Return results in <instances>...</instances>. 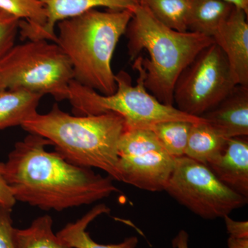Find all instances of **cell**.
Listing matches in <instances>:
<instances>
[{"instance_id": "obj_1", "label": "cell", "mask_w": 248, "mask_h": 248, "mask_svg": "<svg viewBox=\"0 0 248 248\" xmlns=\"http://www.w3.org/2000/svg\"><path fill=\"white\" fill-rule=\"evenodd\" d=\"M50 142L29 133L15 144L0 172L16 202L43 210L63 211L90 205L119 190L110 176L71 164L56 152H49Z\"/></svg>"}, {"instance_id": "obj_16", "label": "cell", "mask_w": 248, "mask_h": 248, "mask_svg": "<svg viewBox=\"0 0 248 248\" xmlns=\"http://www.w3.org/2000/svg\"><path fill=\"white\" fill-rule=\"evenodd\" d=\"M187 31L213 37L224 22L234 5L224 0H189Z\"/></svg>"}, {"instance_id": "obj_3", "label": "cell", "mask_w": 248, "mask_h": 248, "mask_svg": "<svg viewBox=\"0 0 248 248\" xmlns=\"http://www.w3.org/2000/svg\"><path fill=\"white\" fill-rule=\"evenodd\" d=\"M133 14L95 9L58 23L56 44L71 62L74 80L104 95L115 92L111 62Z\"/></svg>"}, {"instance_id": "obj_15", "label": "cell", "mask_w": 248, "mask_h": 248, "mask_svg": "<svg viewBox=\"0 0 248 248\" xmlns=\"http://www.w3.org/2000/svg\"><path fill=\"white\" fill-rule=\"evenodd\" d=\"M43 96L25 90H0V130L22 126L37 113Z\"/></svg>"}, {"instance_id": "obj_12", "label": "cell", "mask_w": 248, "mask_h": 248, "mask_svg": "<svg viewBox=\"0 0 248 248\" xmlns=\"http://www.w3.org/2000/svg\"><path fill=\"white\" fill-rule=\"evenodd\" d=\"M46 11L45 27L36 35L35 40H46L56 43L55 27L64 19L76 17L90 10H134L141 4L140 0H41Z\"/></svg>"}, {"instance_id": "obj_4", "label": "cell", "mask_w": 248, "mask_h": 248, "mask_svg": "<svg viewBox=\"0 0 248 248\" xmlns=\"http://www.w3.org/2000/svg\"><path fill=\"white\" fill-rule=\"evenodd\" d=\"M130 60L143 50L149 58H142L144 85L158 101L174 106V86L186 67L195 57L215 42L213 37L186 31L179 32L164 25L144 4L133 11L125 34Z\"/></svg>"}, {"instance_id": "obj_17", "label": "cell", "mask_w": 248, "mask_h": 248, "mask_svg": "<svg viewBox=\"0 0 248 248\" xmlns=\"http://www.w3.org/2000/svg\"><path fill=\"white\" fill-rule=\"evenodd\" d=\"M228 140L203 119L192 124L185 156L207 166L221 154Z\"/></svg>"}, {"instance_id": "obj_5", "label": "cell", "mask_w": 248, "mask_h": 248, "mask_svg": "<svg viewBox=\"0 0 248 248\" xmlns=\"http://www.w3.org/2000/svg\"><path fill=\"white\" fill-rule=\"evenodd\" d=\"M142 57L134 60L133 68L139 73L133 86L128 73L120 71L115 75L117 89L109 95L100 94L73 79L70 83L68 100L76 115H97L115 112L125 121V128L151 129L155 124L169 121L196 122L202 117L184 113L174 106L165 105L147 91L144 85L145 71Z\"/></svg>"}, {"instance_id": "obj_24", "label": "cell", "mask_w": 248, "mask_h": 248, "mask_svg": "<svg viewBox=\"0 0 248 248\" xmlns=\"http://www.w3.org/2000/svg\"><path fill=\"white\" fill-rule=\"evenodd\" d=\"M230 236L236 239H248V221H236L229 215L223 217Z\"/></svg>"}, {"instance_id": "obj_22", "label": "cell", "mask_w": 248, "mask_h": 248, "mask_svg": "<svg viewBox=\"0 0 248 248\" xmlns=\"http://www.w3.org/2000/svg\"><path fill=\"white\" fill-rule=\"evenodd\" d=\"M20 19L0 10V61L14 48Z\"/></svg>"}, {"instance_id": "obj_20", "label": "cell", "mask_w": 248, "mask_h": 248, "mask_svg": "<svg viewBox=\"0 0 248 248\" xmlns=\"http://www.w3.org/2000/svg\"><path fill=\"white\" fill-rule=\"evenodd\" d=\"M152 14L164 25L179 31L186 32L190 9L189 0H140Z\"/></svg>"}, {"instance_id": "obj_27", "label": "cell", "mask_w": 248, "mask_h": 248, "mask_svg": "<svg viewBox=\"0 0 248 248\" xmlns=\"http://www.w3.org/2000/svg\"><path fill=\"white\" fill-rule=\"evenodd\" d=\"M227 246V248H248V239H236L230 236Z\"/></svg>"}, {"instance_id": "obj_6", "label": "cell", "mask_w": 248, "mask_h": 248, "mask_svg": "<svg viewBox=\"0 0 248 248\" xmlns=\"http://www.w3.org/2000/svg\"><path fill=\"white\" fill-rule=\"evenodd\" d=\"M74 79L71 62L55 42L29 40L0 61V90L22 89L68 100Z\"/></svg>"}, {"instance_id": "obj_11", "label": "cell", "mask_w": 248, "mask_h": 248, "mask_svg": "<svg viewBox=\"0 0 248 248\" xmlns=\"http://www.w3.org/2000/svg\"><path fill=\"white\" fill-rule=\"evenodd\" d=\"M207 166L223 184L248 199V136L228 139L221 154Z\"/></svg>"}, {"instance_id": "obj_25", "label": "cell", "mask_w": 248, "mask_h": 248, "mask_svg": "<svg viewBox=\"0 0 248 248\" xmlns=\"http://www.w3.org/2000/svg\"><path fill=\"white\" fill-rule=\"evenodd\" d=\"M16 202L9 186L0 172V206L13 209Z\"/></svg>"}, {"instance_id": "obj_8", "label": "cell", "mask_w": 248, "mask_h": 248, "mask_svg": "<svg viewBox=\"0 0 248 248\" xmlns=\"http://www.w3.org/2000/svg\"><path fill=\"white\" fill-rule=\"evenodd\" d=\"M237 86L226 55L217 44L203 49L176 81L173 99L179 110L201 117Z\"/></svg>"}, {"instance_id": "obj_23", "label": "cell", "mask_w": 248, "mask_h": 248, "mask_svg": "<svg viewBox=\"0 0 248 248\" xmlns=\"http://www.w3.org/2000/svg\"><path fill=\"white\" fill-rule=\"evenodd\" d=\"M12 209L0 206V248H15Z\"/></svg>"}, {"instance_id": "obj_2", "label": "cell", "mask_w": 248, "mask_h": 248, "mask_svg": "<svg viewBox=\"0 0 248 248\" xmlns=\"http://www.w3.org/2000/svg\"><path fill=\"white\" fill-rule=\"evenodd\" d=\"M21 127L48 140L55 151L68 162L102 170L120 182L118 144L125 124L118 114L72 115L55 104L48 112H37Z\"/></svg>"}, {"instance_id": "obj_18", "label": "cell", "mask_w": 248, "mask_h": 248, "mask_svg": "<svg viewBox=\"0 0 248 248\" xmlns=\"http://www.w3.org/2000/svg\"><path fill=\"white\" fill-rule=\"evenodd\" d=\"M0 10L20 19L22 39L34 40L46 23V11L41 0H0Z\"/></svg>"}, {"instance_id": "obj_19", "label": "cell", "mask_w": 248, "mask_h": 248, "mask_svg": "<svg viewBox=\"0 0 248 248\" xmlns=\"http://www.w3.org/2000/svg\"><path fill=\"white\" fill-rule=\"evenodd\" d=\"M16 248H71L53 231V220L48 215L37 217L24 229L15 228Z\"/></svg>"}, {"instance_id": "obj_10", "label": "cell", "mask_w": 248, "mask_h": 248, "mask_svg": "<svg viewBox=\"0 0 248 248\" xmlns=\"http://www.w3.org/2000/svg\"><path fill=\"white\" fill-rule=\"evenodd\" d=\"M248 14L234 6L213 36L226 55L237 86L248 87Z\"/></svg>"}, {"instance_id": "obj_21", "label": "cell", "mask_w": 248, "mask_h": 248, "mask_svg": "<svg viewBox=\"0 0 248 248\" xmlns=\"http://www.w3.org/2000/svg\"><path fill=\"white\" fill-rule=\"evenodd\" d=\"M192 124L188 121H169L155 124L150 130L171 156L179 158L185 156Z\"/></svg>"}, {"instance_id": "obj_26", "label": "cell", "mask_w": 248, "mask_h": 248, "mask_svg": "<svg viewBox=\"0 0 248 248\" xmlns=\"http://www.w3.org/2000/svg\"><path fill=\"white\" fill-rule=\"evenodd\" d=\"M189 236L187 232L181 231L172 240V246L174 248H189Z\"/></svg>"}, {"instance_id": "obj_13", "label": "cell", "mask_w": 248, "mask_h": 248, "mask_svg": "<svg viewBox=\"0 0 248 248\" xmlns=\"http://www.w3.org/2000/svg\"><path fill=\"white\" fill-rule=\"evenodd\" d=\"M202 118L226 138L248 136V87L236 86Z\"/></svg>"}, {"instance_id": "obj_9", "label": "cell", "mask_w": 248, "mask_h": 248, "mask_svg": "<svg viewBox=\"0 0 248 248\" xmlns=\"http://www.w3.org/2000/svg\"><path fill=\"white\" fill-rule=\"evenodd\" d=\"M175 164L149 129L125 128L118 144L120 182L141 190H165Z\"/></svg>"}, {"instance_id": "obj_7", "label": "cell", "mask_w": 248, "mask_h": 248, "mask_svg": "<svg viewBox=\"0 0 248 248\" xmlns=\"http://www.w3.org/2000/svg\"><path fill=\"white\" fill-rule=\"evenodd\" d=\"M164 191L205 219L223 218L242 208L248 200L223 184L206 165L186 156L175 158Z\"/></svg>"}, {"instance_id": "obj_14", "label": "cell", "mask_w": 248, "mask_h": 248, "mask_svg": "<svg viewBox=\"0 0 248 248\" xmlns=\"http://www.w3.org/2000/svg\"><path fill=\"white\" fill-rule=\"evenodd\" d=\"M110 208L104 203H99L93 207L76 221L68 223L57 233L58 237L71 248H135L138 244L135 236L126 238L120 244L104 245L93 241L86 231L91 222L102 215L108 214Z\"/></svg>"}, {"instance_id": "obj_28", "label": "cell", "mask_w": 248, "mask_h": 248, "mask_svg": "<svg viewBox=\"0 0 248 248\" xmlns=\"http://www.w3.org/2000/svg\"><path fill=\"white\" fill-rule=\"evenodd\" d=\"M236 7L244 10L248 14V0H224Z\"/></svg>"}]
</instances>
